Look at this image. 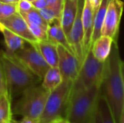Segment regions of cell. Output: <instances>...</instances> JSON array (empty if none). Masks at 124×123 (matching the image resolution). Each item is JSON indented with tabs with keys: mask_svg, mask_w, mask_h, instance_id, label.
<instances>
[{
	"mask_svg": "<svg viewBox=\"0 0 124 123\" xmlns=\"http://www.w3.org/2000/svg\"><path fill=\"white\" fill-rule=\"evenodd\" d=\"M58 68L63 80L75 81L78 76L81 64L76 57L62 46L58 45Z\"/></svg>",
	"mask_w": 124,
	"mask_h": 123,
	"instance_id": "cell-10",
	"label": "cell"
},
{
	"mask_svg": "<svg viewBox=\"0 0 124 123\" xmlns=\"http://www.w3.org/2000/svg\"><path fill=\"white\" fill-rule=\"evenodd\" d=\"M21 123V121H17V120H14L12 117L9 120V123Z\"/></svg>",
	"mask_w": 124,
	"mask_h": 123,
	"instance_id": "cell-35",
	"label": "cell"
},
{
	"mask_svg": "<svg viewBox=\"0 0 124 123\" xmlns=\"http://www.w3.org/2000/svg\"><path fill=\"white\" fill-rule=\"evenodd\" d=\"M121 62L118 42L113 41L110 54L105 61V69L100 84V94L108 102L116 123H119L124 104Z\"/></svg>",
	"mask_w": 124,
	"mask_h": 123,
	"instance_id": "cell-1",
	"label": "cell"
},
{
	"mask_svg": "<svg viewBox=\"0 0 124 123\" xmlns=\"http://www.w3.org/2000/svg\"><path fill=\"white\" fill-rule=\"evenodd\" d=\"M73 81L62 80L49 93L39 123H50L59 117H65Z\"/></svg>",
	"mask_w": 124,
	"mask_h": 123,
	"instance_id": "cell-5",
	"label": "cell"
},
{
	"mask_svg": "<svg viewBox=\"0 0 124 123\" xmlns=\"http://www.w3.org/2000/svg\"><path fill=\"white\" fill-rule=\"evenodd\" d=\"M84 2L85 0H78L76 20L68 36L73 52L79 61L81 65L85 57L84 51V29L82 25V12Z\"/></svg>",
	"mask_w": 124,
	"mask_h": 123,
	"instance_id": "cell-9",
	"label": "cell"
},
{
	"mask_svg": "<svg viewBox=\"0 0 124 123\" xmlns=\"http://www.w3.org/2000/svg\"><path fill=\"white\" fill-rule=\"evenodd\" d=\"M4 96H0V104H1V101H2V99H3V98H4Z\"/></svg>",
	"mask_w": 124,
	"mask_h": 123,
	"instance_id": "cell-37",
	"label": "cell"
},
{
	"mask_svg": "<svg viewBox=\"0 0 124 123\" xmlns=\"http://www.w3.org/2000/svg\"><path fill=\"white\" fill-rule=\"evenodd\" d=\"M14 54L34 75L42 80L50 66L36 46L29 45Z\"/></svg>",
	"mask_w": 124,
	"mask_h": 123,
	"instance_id": "cell-7",
	"label": "cell"
},
{
	"mask_svg": "<svg viewBox=\"0 0 124 123\" xmlns=\"http://www.w3.org/2000/svg\"><path fill=\"white\" fill-rule=\"evenodd\" d=\"M90 123H102L101 117H100V112H99L97 107V109H96V110H95V112L92 116V118L91 120Z\"/></svg>",
	"mask_w": 124,
	"mask_h": 123,
	"instance_id": "cell-29",
	"label": "cell"
},
{
	"mask_svg": "<svg viewBox=\"0 0 124 123\" xmlns=\"http://www.w3.org/2000/svg\"><path fill=\"white\" fill-rule=\"evenodd\" d=\"M20 14L24 18V20L26 21L27 23H33V24L41 25L46 29L48 28V23L43 18L39 11L35 9L34 7H33L31 9L27 12H21Z\"/></svg>",
	"mask_w": 124,
	"mask_h": 123,
	"instance_id": "cell-20",
	"label": "cell"
},
{
	"mask_svg": "<svg viewBox=\"0 0 124 123\" xmlns=\"http://www.w3.org/2000/svg\"><path fill=\"white\" fill-rule=\"evenodd\" d=\"M0 96H7L9 98L8 90H7L6 78H5L4 72L1 63H0Z\"/></svg>",
	"mask_w": 124,
	"mask_h": 123,
	"instance_id": "cell-26",
	"label": "cell"
},
{
	"mask_svg": "<svg viewBox=\"0 0 124 123\" xmlns=\"http://www.w3.org/2000/svg\"><path fill=\"white\" fill-rule=\"evenodd\" d=\"M49 93L39 84L27 88L12 107V115L39 120Z\"/></svg>",
	"mask_w": 124,
	"mask_h": 123,
	"instance_id": "cell-4",
	"label": "cell"
},
{
	"mask_svg": "<svg viewBox=\"0 0 124 123\" xmlns=\"http://www.w3.org/2000/svg\"><path fill=\"white\" fill-rule=\"evenodd\" d=\"M105 69V62H100L95 58L90 49L81 63L78 76L73 82L76 88H89L101 84Z\"/></svg>",
	"mask_w": 124,
	"mask_h": 123,
	"instance_id": "cell-6",
	"label": "cell"
},
{
	"mask_svg": "<svg viewBox=\"0 0 124 123\" xmlns=\"http://www.w3.org/2000/svg\"><path fill=\"white\" fill-rule=\"evenodd\" d=\"M0 25L4 26L21 37L28 45L36 47L39 41L33 36L29 29L28 23L18 12L7 18L1 20Z\"/></svg>",
	"mask_w": 124,
	"mask_h": 123,
	"instance_id": "cell-11",
	"label": "cell"
},
{
	"mask_svg": "<svg viewBox=\"0 0 124 123\" xmlns=\"http://www.w3.org/2000/svg\"></svg>",
	"mask_w": 124,
	"mask_h": 123,
	"instance_id": "cell-42",
	"label": "cell"
},
{
	"mask_svg": "<svg viewBox=\"0 0 124 123\" xmlns=\"http://www.w3.org/2000/svg\"><path fill=\"white\" fill-rule=\"evenodd\" d=\"M28 25L29 27V29L33 36L39 41H44L46 39H48L47 36V29L36 24L33 23H28Z\"/></svg>",
	"mask_w": 124,
	"mask_h": 123,
	"instance_id": "cell-23",
	"label": "cell"
},
{
	"mask_svg": "<svg viewBox=\"0 0 124 123\" xmlns=\"http://www.w3.org/2000/svg\"><path fill=\"white\" fill-rule=\"evenodd\" d=\"M97 107L100 114L102 123H116L108 102L100 95V94L98 100Z\"/></svg>",
	"mask_w": 124,
	"mask_h": 123,
	"instance_id": "cell-21",
	"label": "cell"
},
{
	"mask_svg": "<svg viewBox=\"0 0 124 123\" xmlns=\"http://www.w3.org/2000/svg\"><path fill=\"white\" fill-rule=\"evenodd\" d=\"M64 1L65 0H46L47 7L53 9L60 18L61 17Z\"/></svg>",
	"mask_w": 124,
	"mask_h": 123,
	"instance_id": "cell-25",
	"label": "cell"
},
{
	"mask_svg": "<svg viewBox=\"0 0 124 123\" xmlns=\"http://www.w3.org/2000/svg\"><path fill=\"white\" fill-rule=\"evenodd\" d=\"M17 12L19 13L27 12L30 9H31L33 7L31 1L27 0H20L19 2L17 4Z\"/></svg>",
	"mask_w": 124,
	"mask_h": 123,
	"instance_id": "cell-27",
	"label": "cell"
},
{
	"mask_svg": "<svg viewBox=\"0 0 124 123\" xmlns=\"http://www.w3.org/2000/svg\"><path fill=\"white\" fill-rule=\"evenodd\" d=\"M0 32L4 37L6 51L15 53L25 46V44L26 42L21 37L18 36L2 25H0Z\"/></svg>",
	"mask_w": 124,
	"mask_h": 123,
	"instance_id": "cell-17",
	"label": "cell"
},
{
	"mask_svg": "<svg viewBox=\"0 0 124 123\" xmlns=\"http://www.w3.org/2000/svg\"><path fill=\"white\" fill-rule=\"evenodd\" d=\"M121 73H122V77H123V80H124V62H121Z\"/></svg>",
	"mask_w": 124,
	"mask_h": 123,
	"instance_id": "cell-34",
	"label": "cell"
},
{
	"mask_svg": "<svg viewBox=\"0 0 124 123\" xmlns=\"http://www.w3.org/2000/svg\"><path fill=\"white\" fill-rule=\"evenodd\" d=\"M36 48L50 67H58L59 54L58 45L49 39L40 41Z\"/></svg>",
	"mask_w": 124,
	"mask_h": 123,
	"instance_id": "cell-15",
	"label": "cell"
},
{
	"mask_svg": "<svg viewBox=\"0 0 124 123\" xmlns=\"http://www.w3.org/2000/svg\"><path fill=\"white\" fill-rule=\"evenodd\" d=\"M100 84L89 88L73 86L65 118L70 123H90L97 109L100 97Z\"/></svg>",
	"mask_w": 124,
	"mask_h": 123,
	"instance_id": "cell-3",
	"label": "cell"
},
{
	"mask_svg": "<svg viewBox=\"0 0 124 123\" xmlns=\"http://www.w3.org/2000/svg\"><path fill=\"white\" fill-rule=\"evenodd\" d=\"M22 123H39V120L33 119L28 117H23V119L21 120Z\"/></svg>",
	"mask_w": 124,
	"mask_h": 123,
	"instance_id": "cell-30",
	"label": "cell"
},
{
	"mask_svg": "<svg viewBox=\"0 0 124 123\" xmlns=\"http://www.w3.org/2000/svg\"><path fill=\"white\" fill-rule=\"evenodd\" d=\"M2 19V3L0 2V20Z\"/></svg>",
	"mask_w": 124,
	"mask_h": 123,
	"instance_id": "cell-36",
	"label": "cell"
},
{
	"mask_svg": "<svg viewBox=\"0 0 124 123\" xmlns=\"http://www.w3.org/2000/svg\"><path fill=\"white\" fill-rule=\"evenodd\" d=\"M31 4L33 7L38 10H40L47 7L46 0H35L31 1Z\"/></svg>",
	"mask_w": 124,
	"mask_h": 123,
	"instance_id": "cell-28",
	"label": "cell"
},
{
	"mask_svg": "<svg viewBox=\"0 0 124 123\" xmlns=\"http://www.w3.org/2000/svg\"><path fill=\"white\" fill-rule=\"evenodd\" d=\"M9 121H0V123H8Z\"/></svg>",
	"mask_w": 124,
	"mask_h": 123,
	"instance_id": "cell-38",
	"label": "cell"
},
{
	"mask_svg": "<svg viewBox=\"0 0 124 123\" xmlns=\"http://www.w3.org/2000/svg\"><path fill=\"white\" fill-rule=\"evenodd\" d=\"M97 7L85 0L82 12V25L84 29V56L92 49V38L94 28V16Z\"/></svg>",
	"mask_w": 124,
	"mask_h": 123,
	"instance_id": "cell-12",
	"label": "cell"
},
{
	"mask_svg": "<svg viewBox=\"0 0 124 123\" xmlns=\"http://www.w3.org/2000/svg\"><path fill=\"white\" fill-rule=\"evenodd\" d=\"M12 117V100L4 96L0 104V121H9Z\"/></svg>",
	"mask_w": 124,
	"mask_h": 123,
	"instance_id": "cell-22",
	"label": "cell"
},
{
	"mask_svg": "<svg viewBox=\"0 0 124 123\" xmlns=\"http://www.w3.org/2000/svg\"><path fill=\"white\" fill-rule=\"evenodd\" d=\"M124 4L121 0H110L103 22L101 35L110 36L114 42H118L121 20Z\"/></svg>",
	"mask_w": 124,
	"mask_h": 123,
	"instance_id": "cell-8",
	"label": "cell"
},
{
	"mask_svg": "<svg viewBox=\"0 0 124 123\" xmlns=\"http://www.w3.org/2000/svg\"><path fill=\"white\" fill-rule=\"evenodd\" d=\"M68 121L65 117H59L52 121V123H68Z\"/></svg>",
	"mask_w": 124,
	"mask_h": 123,
	"instance_id": "cell-31",
	"label": "cell"
},
{
	"mask_svg": "<svg viewBox=\"0 0 124 123\" xmlns=\"http://www.w3.org/2000/svg\"><path fill=\"white\" fill-rule=\"evenodd\" d=\"M0 63L4 72L11 100L21 95L27 88L41 82V79L34 75L14 53L0 50Z\"/></svg>",
	"mask_w": 124,
	"mask_h": 123,
	"instance_id": "cell-2",
	"label": "cell"
},
{
	"mask_svg": "<svg viewBox=\"0 0 124 123\" xmlns=\"http://www.w3.org/2000/svg\"><path fill=\"white\" fill-rule=\"evenodd\" d=\"M40 14H41V16L43 17V18L46 20V22L49 24V22H52L55 19H60L58 15L57 14V13L52 9L51 8L46 7L44 9H41L40 10H39Z\"/></svg>",
	"mask_w": 124,
	"mask_h": 123,
	"instance_id": "cell-24",
	"label": "cell"
},
{
	"mask_svg": "<svg viewBox=\"0 0 124 123\" xmlns=\"http://www.w3.org/2000/svg\"><path fill=\"white\" fill-rule=\"evenodd\" d=\"M78 0H65L64 1L61 13L60 22L67 37L68 36L73 22L76 20L78 12Z\"/></svg>",
	"mask_w": 124,
	"mask_h": 123,
	"instance_id": "cell-13",
	"label": "cell"
},
{
	"mask_svg": "<svg viewBox=\"0 0 124 123\" xmlns=\"http://www.w3.org/2000/svg\"><path fill=\"white\" fill-rule=\"evenodd\" d=\"M62 77L58 67H50L42 80L41 86L48 91L51 92L62 82Z\"/></svg>",
	"mask_w": 124,
	"mask_h": 123,
	"instance_id": "cell-19",
	"label": "cell"
},
{
	"mask_svg": "<svg viewBox=\"0 0 124 123\" xmlns=\"http://www.w3.org/2000/svg\"><path fill=\"white\" fill-rule=\"evenodd\" d=\"M47 36L48 39L57 43V45L62 46L73 54L71 46L69 43L68 37L62 27L60 19H55L48 24Z\"/></svg>",
	"mask_w": 124,
	"mask_h": 123,
	"instance_id": "cell-14",
	"label": "cell"
},
{
	"mask_svg": "<svg viewBox=\"0 0 124 123\" xmlns=\"http://www.w3.org/2000/svg\"><path fill=\"white\" fill-rule=\"evenodd\" d=\"M20 0H0V2L4 4H17Z\"/></svg>",
	"mask_w": 124,
	"mask_h": 123,
	"instance_id": "cell-32",
	"label": "cell"
},
{
	"mask_svg": "<svg viewBox=\"0 0 124 123\" xmlns=\"http://www.w3.org/2000/svg\"><path fill=\"white\" fill-rule=\"evenodd\" d=\"M68 123H69V122H68Z\"/></svg>",
	"mask_w": 124,
	"mask_h": 123,
	"instance_id": "cell-40",
	"label": "cell"
},
{
	"mask_svg": "<svg viewBox=\"0 0 124 123\" xmlns=\"http://www.w3.org/2000/svg\"><path fill=\"white\" fill-rule=\"evenodd\" d=\"M119 123H124V104L123 109H122V112H121V117H120Z\"/></svg>",
	"mask_w": 124,
	"mask_h": 123,
	"instance_id": "cell-33",
	"label": "cell"
},
{
	"mask_svg": "<svg viewBox=\"0 0 124 123\" xmlns=\"http://www.w3.org/2000/svg\"><path fill=\"white\" fill-rule=\"evenodd\" d=\"M113 43V39L107 36H101L92 43V51L97 59L105 62L108 58Z\"/></svg>",
	"mask_w": 124,
	"mask_h": 123,
	"instance_id": "cell-16",
	"label": "cell"
},
{
	"mask_svg": "<svg viewBox=\"0 0 124 123\" xmlns=\"http://www.w3.org/2000/svg\"><path fill=\"white\" fill-rule=\"evenodd\" d=\"M35 1V0H32V1Z\"/></svg>",
	"mask_w": 124,
	"mask_h": 123,
	"instance_id": "cell-39",
	"label": "cell"
},
{
	"mask_svg": "<svg viewBox=\"0 0 124 123\" xmlns=\"http://www.w3.org/2000/svg\"><path fill=\"white\" fill-rule=\"evenodd\" d=\"M110 0H101L99 7L97 9L94 20V28L92 38V43L97 39L100 36H101V31L103 25V22L105 20V14L108 9V7Z\"/></svg>",
	"mask_w": 124,
	"mask_h": 123,
	"instance_id": "cell-18",
	"label": "cell"
},
{
	"mask_svg": "<svg viewBox=\"0 0 124 123\" xmlns=\"http://www.w3.org/2000/svg\"></svg>",
	"mask_w": 124,
	"mask_h": 123,
	"instance_id": "cell-41",
	"label": "cell"
},
{
	"mask_svg": "<svg viewBox=\"0 0 124 123\" xmlns=\"http://www.w3.org/2000/svg\"><path fill=\"white\" fill-rule=\"evenodd\" d=\"M100 1H101V0H100Z\"/></svg>",
	"mask_w": 124,
	"mask_h": 123,
	"instance_id": "cell-43",
	"label": "cell"
}]
</instances>
